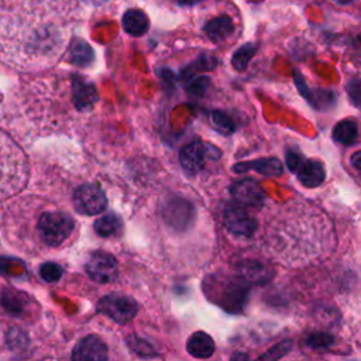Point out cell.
Instances as JSON below:
<instances>
[{
	"instance_id": "6da1fadb",
	"label": "cell",
	"mask_w": 361,
	"mask_h": 361,
	"mask_svg": "<svg viewBox=\"0 0 361 361\" xmlns=\"http://www.w3.org/2000/svg\"><path fill=\"white\" fill-rule=\"evenodd\" d=\"M78 3L0 0V61L24 71L57 65L71 44Z\"/></svg>"
},
{
	"instance_id": "7a4b0ae2",
	"label": "cell",
	"mask_w": 361,
	"mask_h": 361,
	"mask_svg": "<svg viewBox=\"0 0 361 361\" xmlns=\"http://www.w3.org/2000/svg\"><path fill=\"white\" fill-rule=\"evenodd\" d=\"M29 179V161L24 152L0 130V200L22 192Z\"/></svg>"
},
{
	"instance_id": "3957f363",
	"label": "cell",
	"mask_w": 361,
	"mask_h": 361,
	"mask_svg": "<svg viewBox=\"0 0 361 361\" xmlns=\"http://www.w3.org/2000/svg\"><path fill=\"white\" fill-rule=\"evenodd\" d=\"M37 246L47 249H59L77 232V222L68 212L59 209H45L33 226Z\"/></svg>"
},
{
	"instance_id": "277c9868",
	"label": "cell",
	"mask_w": 361,
	"mask_h": 361,
	"mask_svg": "<svg viewBox=\"0 0 361 361\" xmlns=\"http://www.w3.org/2000/svg\"><path fill=\"white\" fill-rule=\"evenodd\" d=\"M222 153L212 144L192 141L179 152V163L186 174L195 175L203 170L207 160H219Z\"/></svg>"
},
{
	"instance_id": "5b68a950",
	"label": "cell",
	"mask_w": 361,
	"mask_h": 361,
	"mask_svg": "<svg viewBox=\"0 0 361 361\" xmlns=\"http://www.w3.org/2000/svg\"><path fill=\"white\" fill-rule=\"evenodd\" d=\"M98 311L119 325L131 322L138 314V304L128 295L109 294L98 302Z\"/></svg>"
},
{
	"instance_id": "8992f818",
	"label": "cell",
	"mask_w": 361,
	"mask_h": 361,
	"mask_svg": "<svg viewBox=\"0 0 361 361\" xmlns=\"http://www.w3.org/2000/svg\"><path fill=\"white\" fill-rule=\"evenodd\" d=\"M164 221L177 232H185L195 221V206L179 196H171L164 205Z\"/></svg>"
},
{
	"instance_id": "52a82bcc",
	"label": "cell",
	"mask_w": 361,
	"mask_h": 361,
	"mask_svg": "<svg viewBox=\"0 0 361 361\" xmlns=\"http://www.w3.org/2000/svg\"><path fill=\"white\" fill-rule=\"evenodd\" d=\"M74 206L77 212L92 216L102 213L108 206V199L102 188L96 184H84L74 192Z\"/></svg>"
},
{
	"instance_id": "ba28073f",
	"label": "cell",
	"mask_w": 361,
	"mask_h": 361,
	"mask_svg": "<svg viewBox=\"0 0 361 361\" xmlns=\"http://www.w3.org/2000/svg\"><path fill=\"white\" fill-rule=\"evenodd\" d=\"M249 291H250V285L236 275L235 278L223 283L222 291H218L216 297L219 300L218 301L219 307L225 308L228 312L236 314L243 311L247 302Z\"/></svg>"
},
{
	"instance_id": "9c48e42d",
	"label": "cell",
	"mask_w": 361,
	"mask_h": 361,
	"mask_svg": "<svg viewBox=\"0 0 361 361\" xmlns=\"http://www.w3.org/2000/svg\"><path fill=\"white\" fill-rule=\"evenodd\" d=\"M85 270L91 279L98 283H110L119 277L117 260L106 251H94L87 261Z\"/></svg>"
},
{
	"instance_id": "30bf717a",
	"label": "cell",
	"mask_w": 361,
	"mask_h": 361,
	"mask_svg": "<svg viewBox=\"0 0 361 361\" xmlns=\"http://www.w3.org/2000/svg\"><path fill=\"white\" fill-rule=\"evenodd\" d=\"M223 222L226 229L240 237H251L257 232V221L243 209L239 206H229L225 210L223 214Z\"/></svg>"
},
{
	"instance_id": "8fae6325",
	"label": "cell",
	"mask_w": 361,
	"mask_h": 361,
	"mask_svg": "<svg viewBox=\"0 0 361 361\" xmlns=\"http://www.w3.org/2000/svg\"><path fill=\"white\" fill-rule=\"evenodd\" d=\"M109 350L106 343L98 336L81 339L72 350V361H108Z\"/></svg>"
},
{
	"instance_id": "7c38bea8",
	"label": "cell",
	"mask_w": 361,
	"mask_h": 361,
	"mask_svg": "<svg viewBox=\"0 0 361 361\" xmlns=\"http://www.w3.org/2000/svg\"><path fill=\"white\" fill-rule=\"evenodd\" d=\"M230 193L236 202L243 206L261 207L265 202V193L254 179H240L230 185Z\"/></svg>"
},
{
	"instance_id": "4fadbf2b",
	"label": "cell",
	"mask_w": 361,
	"mask_h": 361,
	"mask_svg": "<svg viewBox=\"0 0 361 361\" xmlns=\"http://www.w3.org/2000/svg\"><path fill=\"white\" fill-rule=\"evenodd\" d=\"M99 99L95 85L82 77H74L72 80V101L78 110H91Z\"/></svg>"
},
{
	"instance_id": "5bb4252c",
	"label": "cell",
	"mask_w": 361,
	"mask_h": 361,
	"mask_svg": "<svg viewBox=\"0 0 361 361\" xmlns=\"http://www.w3.org/2000/svg\"><path fill=\"white\" fill-rule=\"evenodd\" d=\"M294 81H295V85L298 88V92L301 94V96L304 99L308 101V103L316 109V110H325L327 108H332L333 103H334V94L333 92H329V91H321V89H311L304 77L301 75V72L295 71L294 74Z\"/></svg>"
},
{
	"instance_id": "9a60e30c",
	"label": "cell",
	"mask_w": 361,
	"mask_h": 361,
	"mask_svg": "<svg viewBox=\"0 0 361 361\" xmlns=\"http://www.w3.org/2000/svg\"><path fill=\"white\" fill-rule=\"evenodd\" d=\"M232 170L236 174H243L247 171H256L264 177H281L283 174V165L282 163L275 159V157H270V159H260V160H254V161H243V163H237L232 167Z\"/></svg>"
},
{
	"instance_id": "2e32d148",
	"label": "cell",
	"mask_w": 361,
	"mask_h": 361,
	"mask_svg": "<svg viewBox=\"0 0 361 361\" xmlns=\"http://www.w3.org/2000/svg\"><path fill=\"white\" fill-rule=\"evenodd\" d=\"M295 174L300 182L307 188H318L326 179L325 165L318 160H304Z\"/></svg>"
},
{
	"instance_id": "e0dca14e",
	"label": "cell",
	"mask_w": 361,
	"mask_h": 361,
	"mask_svg": "<svg viewBox=\"0 0 361 361\" xmlns=\"http://www.w3.org/2000/svg\"><path fill=\"white\" fill-rule=\"evenodd\" d=\"M236 275L249 285L265 283L274 275L272 270L258 261H242L237 265Z\"/></svg>"
},
{
	"instance_id": "ac0fdd59",
	"label": "cell",
	"mask_w": 361,
	"mask_h": 361,
	"mask_svg": "<svg viewBox=\"0 0 361 361\" xmlns=\"http://www.w3.org/2000/svg\"><path fill=\"white\" fill-rule=\"evenodd\" d=\"M203 30L212 43H223L235 33V23L230 16L222 15L209 20Z\"/></svg>"
},
{
	"instance_id": "d6986e66",
	"label": "cell",
	"mask_w": 361,
	"mask_h": 361,
	"mask_svg": "<svg viewBox=\"0 0 361 361\" xmlns=\"http://www.w3.org/2000/svg\"><path fill=\"white\" fill-rule=\"evenodd\" d=\"M214 350H216V346L212 336H209L206 332H202V330L192 333L186 341V351L189 353V355L195 358H202V360L210 358Z\"/></svg>"
},
{
	"instance_id": "ffe728a7",
	"label": "cell",
	"mask_w": 361,
	"mask_h": 361,
	"mask_svg": "<svg viewBox=\"0 0 361 361\" xmlns=\"http://www.w3.org/2000/svg\"><path fill=\"white\" fill-rule=\"evenodd\" d=\"M123 29L133 37H141L150 29L149 16L140 9H130L123 16Z\"/></svg>"
},
{
	"instance_id": "44dd1931",
	"label": "cell",
	"mask_w": 361,
	"mask_h": 361,
	"mask_svg": "<svg viewBox=\"0 0 361 361\" xmlns=\"http://www.w3.org/2000/svg\"><path fill=\"white\" fill-rule=\"evenodd\" d=\"M358 121L354 119L340 120L332 131L333 140L339 144H343V146H353V144H355L358 140Z\"/></svg>"
},
{
	"instance_id": "7402d4cb",
	"label": "cell",
	"mask_w": 361,
	"mask_h": 361,
	"mask_svg": "<svg viewBox=\"0 0 361 361\" xmlns=\"http://www.w3.org/2000/svg\"><path fill=\"white\" fill-rule=\"evenodd\" d=\"M94 50L82 40H72L68 48V59L78 66H88L94 61Z\"/></svg>"
},
{
	"instance_id": "603a6c76",
	"label": "cell",
	"mask_w": 361,
	"mask_h": 361,
	"mask_svg": "<svg viewBox=\"0 0 361 361\" xmlns=\"http://www.w3.org/2000/svg\"><path fill=\"white\" fill-rule=\"evenodd\" d=\"M121 230H123L121 219L113 213L101 216V218L95 222V232L101 237H105V239L119 236L121 233Z\"/></svg>"
},
{
	"instance_id": "cb8c5ba5",
	"label": "cell",
	"mask_w": 361,
	"mask_h": 361,
	"mask_svg": "<svg viewBox=\"0 0 361 361\" xmlns=\"http://www.w3.org/2000/svg\"><path fill=\"white\" fill-rule=\"evenodd\" d=\"M26 295L22 293H17L15 290H5L2 294V307L13 316L23 315L26 309Z\"/></svg>"
},
{
	"instance_id": "d4e9b609",
	"label": "cell",
	"mask_w": 361,
	"mask_h": 361,
	"mask_svg": "<svg viewBox=\"0 0 361 361\" xmlns=\"http://www.w3.org/2000/svg\"><path fill=\"white\" fill-rule=\"evenodd\" d=\"M258 50V45L256 43H246L243 44L232 57V65L236 71L243 72L244 69H247L250 61L253 59V57L256 55Z\"/></svg>"
},
{
	"instance_id": "484cf974",
	"label": "cell",
	"mask_w": 361,
	"mask_h": 361,
	"mask_svg": "<svg viewBox=\"0 0 361 361\" xmlns=\"http://www.w3.org/2000/svg\"><path fill=\"white\" fill-rule=\"evenodd\" d=\"M209 121H210V126L223 135H230L235 133L236 127H235V121L233 119L225 113V112H221V110H213L210 115H209Z\"/></svg>"
},
{
	"instance_id": "4316f807",
	"label": "cell",
	"mask_w": 361,
	"mask_h": 361,
	"mask_svg": "<svg viewBox=\"0 0 361 361\" xmlns=\"http://www.w3.org/2000/svg\"><path fill=\"white\" fill-rule=\"evenodd\" d=\"M218 65V59H216L214 55L210 54H203L200 57H198V59H195L189 66H186L184 69V75H186L188 81L191 78H193V74L196 71H212Z\"/></svg>"
},
{
	"instance_id": "83f0119b",
	"label": "cell",
	"mask_w": 361,
	"mask_h": 361,
	"mask_svg": "<svg viewBox=\"0 0 361 361\" xmlns=\"http://www.w3.org/2000/svg\"><path fill=\"white\" fill-rule=\"evenodd\" d=\"M334 341H336L334 336L330 333H326V332H314V333H309L305 339L307 346L311 348H315V350L332 347Z\"/></svg>"
},
{
	"instance_id": "f1b7e54d",
	"label": "cell",
	"mask_w": 361,
	"mask_h": 361,
	"mask_svg": "<svg viewBox=\"0 0 361 361\" xmlns=\"http://www.w3.org/2000/svg\"><path fill=\"white\" fill-rule=\"evenodd\" d=\"M291 348H293V341L291 340H283V341L275 344L274 347H271L267 353L261 354L254 361H279Z\"/></svg>"
},
{
	"instance_id": "f546056e",
	"label": "cell",
	"mask_w": 361,
	"mask_h": 361,
	"mask_svg": "<svg viewBox=\"0 0 361 361\" xmlns=\"http://www.w3.org/2000/svg\"><path fill=\"white\" fill-rule=\"evenodd\" d=\"M210 88V80L207 77H193L188 81L186 92L192 98H203Z\"/></svg>"
},
{
	"instance_id": "4dcf8cb0",
	"label": "cell",
	"mask_w": 361,
	"mask_h": 361,
	"mask_svg": "<svg viewBox=\"0 0 361 361\" xmlns=\"http://www.w3.org/2000/svg\"><path fill=\"white\" fill-rule=\"evenodd\" d=\"M64 274V270L55 263H44L40 267V275L45 282H58Z\"/></svg>"
},
{
	"instance_id": "1f68e13d",
	"label": "cell",
	"mask_w": 361,
	"mask_h": 361,
	"mask_svg": "<svg viewBox=\"0 0 361 361\" xmlns=\"http://www.w3.org/2000/svg\"><path fill=\"white\" fill-rule=\"evenodd\" d=\"M347 95L351 105L361 110V78H353L347 84Z\"/></svg>"
},
{
	"instance_id": "d6a6232c",
	"label": "cell",
	"mask_w": 361,
	"mask_h": 361,
	"mask_svg": "<svg viewBox=\"0 0 361 361\" xmlns=\"http://www.w3.org/2000/svg\"><path fill=\"white\" fill-rule=\"evenodd\" d=\"M304 160H305V157L301 153H298V152H295L293 149H288L286 153H285L286 167H288V170H290L294 174L297 172V170L300 168V165L302 164Z\"/></svg>"
},
{
	"instance_id": "836d02e7",
	"label": "cell",
	"mask_w": 361,
	"mask_h": 361,
	"mask_svg": "<svg viewBox=\"0 0 361 361\" xmlns=\"http://www.w3.org/2000/svg\"><path fill=\"white\" fill-rule=\"evenodd\" d=\"M130 347L138 353V354H142V355H154L156 354V350L152 347L150 343L144 341V340H140L137 337H131L130 341H128Z\"/></svg>"
},
{
	"instance_id": "e575fe53",
	"label": "cell",
	"mask_w": 361,
	"mask_h": 361,
	"mask_svg": "<svg viewBox=\"0 0 361 361\" xmlns=\"http://www.w3.org/2000/svg\"><path fill=\"white\" fill-rule=\"evenodd\" d=\"M350 163H351V165H353L358 172H361V150L355 152V153L351 156Z\"/></svg>"
},
{
	"instance_id": "d590c367",
	"label": "cell",
	"mask_w": 361,
	"mask_h": 361,
	"mask_svg": "<svg viewBox=\"0 0 361 361\" xmlns=\"http://www.w3.org/2000/svg\"><path fill=\"white\" fill-rule=\"evenodd\" d=\"M0 102H2V94H0Z\"/></svg>"
}]
</instances>
